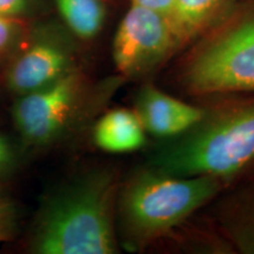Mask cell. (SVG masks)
Instances as JSON below:
<instances>
[{
  "label": "cell",
  "instance_id": "obj_7",
  "mask_svg": "<svg viewBox=\"0 0 254 254\" xmlns=\"http://www.w3.org/2000/svg\"><path fill=\"white\" fill-rule=\"evenodd\" d=\"M72 58L58 41L40 38L28 44L11 63L6 84L19 95L36 91L72 71Z\"/></svg>",
  "mask_w": 254,
  "mask_h": 254
},
{
  "label": "cell",
  "instance_id": "obj_16",
  "mask_svg": "<svg viewBox=\"0 0 254 254\" xmlns=\"http://www.w3.org/2000/svg\"><path fill=\"white\" fill-rule=\"evenodd\" d=\"M28 9V0H0V15L19 19Z\"/></svg>",
  "mask_w": 254,
  "mask_h": 254
},
{
  "label": "cell",
  "instance_id": "obj_13",
  "mask_svg": "<svg viewBox=\"0 0 254 254\" xmlns=\"http://www.w3.org/2000/svg\"><path fill=\"white\" fill-rule=\"evenodd\" d=\"M19 213L15 202L8 196L0 195V243L11 240L18 228Z\"/></svg>",
  "mask_w": 254,
  "mask_h": 254
},
{
  "label": "cell",
  "instance_id": "obj_14",
  "mask_svg": "<svg viewBox=\"0 0 254 254\" xmlns=\"http://www.w3.org/2000/svg\"><path fill=\"white\" fill-rule=\"evenodd\" d=\"M23 28L18 19L0 15V59L7 56L20 40Z\"/></svg>",
  "mask_w": 254,
  "mask_h": 254
},
{
  "label": "cell",
  "instance_id": "obj_2",
  "mask_svg": "<svg viewBox=\"0 0 254 254\" xmlns=\"http://www.w3.org/2000/svg\"><path fill=\"white\" fill-rule=\"evenodd\" d=\"M155 155L152 170L228 182L254 165V95L222 107Z\"/></svg>",
  "mask_w": 254,
  "mask_h": 254
},
{
  "label": "cell",
  "instance_id": "obj_10",
  "mask_svg": "<svg viewBox=\"0 0 254 254\" xmlns=\"http://www.w3.org/2000/svg\"><path fill=\"white\" fill-rule=\"evenodd\" d=\"M238 0H177L172 25L179 46L225 18Z\"/></svg>",
  "mask_w": 254,
  "mask_h": 254
},
{
  "label": "cell",
  "instance_id": "obj_11",
  "mask_svg": "<svg viewBox=\"0 0 254 254\" xmlns=\"http://www.w3.org/2000/svg\"><path fill=\"white\" fill-rule=\"evenodd\" d=\"M225 225L239 251L254 254V184L232 198Z\"/></svg>",
  "mask_w": 254,
  "mask_h": 254
},
{
  "label": "cell",
  "instance_id": "obj_15",
  "mask_svg": "<svg viewBox=\"0 0 254 254\" xmlns=\"http://www.w3.org/2000/svg\"><path fill=\"white\" fill-rule=\"evenodd\" d=\"M131 2L134 6L150 9L155 13L164 15L165 18L170 19L171 23L176 13L177 0H131Z\"/></svg>",
  "mask_w": 254,
  "mask_h": 254
},
{
  "label": "cell",
  "instance_id": "obj_1",
  "mask_svg": "<svg viewBox=\"0 0 254 254\" xmlns=\"http://www.w3.org/2000/svg\"><path fill=\"white\" fill-rule=\"evenodd\" d=\"M117 192L110 170L92 171L62 187L41 207L28 249L37 254L116 253Z\"/></svg>",
  "mask_w": 254,
  "mask_h": 254
},
{
  "label": "cell",
  "instance_id": "obj_9",
  "mask_svg": "<svg viewBox=\"0 0 254 254\" xmlns=\"http://www.w3.org/2000/svg\"><path fill=\"white\" fill-rule=\"evenodd\" d=\"M146 131L135 111L117 109L107 112L94 127L93 140L111 153L139 150L146 141Z\"/></svg>",
  "mask_w": 254,
  "mask_h": 254
},
{
  "label": "cell",
  "instance_id": "obj_4",
  "mask_svg": "<svg viewBox=\"0 0 254 254\" xmlns=\"http://www.w3.org/2000/svg\"><path fill=\"white\" fill-rule=\"evenodd\" d=\"M183 80L195 94L254 93V5L202 44Z\"/></svg>",
  "mask_w": 254,
  "mask_h": 254
},
{
  "label": "cell",
  "instance_id": "obj_6",
  "mask_svg": "<svg viewBox=\"0 0 254 254\" xmlns=\"http://www.w3.org/2000/svg\"><path fill=\"white\" fill-rule=\"evenodd\" d=\"M82 79L72 69L36 91L21 94L13 107L15 127L31 145L49 144L72 118L80 99Z\"/></svg>",
  "mask_w": 254,
  "mask_h": 254
},
{
  "label": "cell",
  "instance_id": "obj_8",
  "mask_svg": "<svg viewBox=\"0 0 254 254\" xmlns=\"http://www.w3.org/2000/svg\"><path fill=\"white\" fill-rule=\"evenodd\" d=\"M135 107L145 131L157 136L183 135L206 114L199 107L176 99L153 86L142 88Z\"/></svg>",
  "mask_w": 254,
  "mask_h": 254
},
{
  "label": "cell",
  "instance_id": "obj_17",
  "mask_svg": "<svg viewBox=\"0 0 254 254\" xmlns=\"http://www.w3.org/2000/svg\"><path fill=\"white\" fill-rule=\"evenodd\" d=\"M9 158H11V152H9L7 142L0 135V170L8 163Z\"/></svg>",
  "mask_w": 254,
  "mask_h": 254
},
{
  "label": "cell",
  "instance_id": "obj_12",
  "mask_svg": "<svg viewBox=\"0 0 254 254\" xmlns=\"http://www.w3.org/2000/svg\"><path fill=\"white\" fill-rule=\"evenodd\" d=\"M60 15L75 36L91 39L99 33L105 20L101 0H55Z\"/></svg>",
  "mask_w": 254,
  "mask_h": 254
},
{
  "label": "cell",
  "instance_id": "obj_3",
  "mask_svg": "<svg viewBox=\"0 0 254 254\" xmlns=\"http://www.w3.org/2000/svg\"><path fill=\"white\" fill-rule=\"evenodd\" d=\"M224 184L214 177H173L154 170L135 174L119 195L127 243L144 246L164 236L214 198Z\"/></svg>",
  "mask_w": 254,
  "mask_h": 254
},
{
  "label": "cell",
  "instance_id": "obj_5",
  "mask_svg": "<svg viewBox=\"0 0 254 254\" xmlns=\"http://www.w3.org/2000/svg\"><path fill=\"white\" fill-rule=\"evenodd\" d=\"M178 47L170 19L132 5L114 37L113 59L124 75L135 77L152 71Z\"/></svg>",
  "mask_w": 254,
  "mask_h": 254
}]
</instances>
